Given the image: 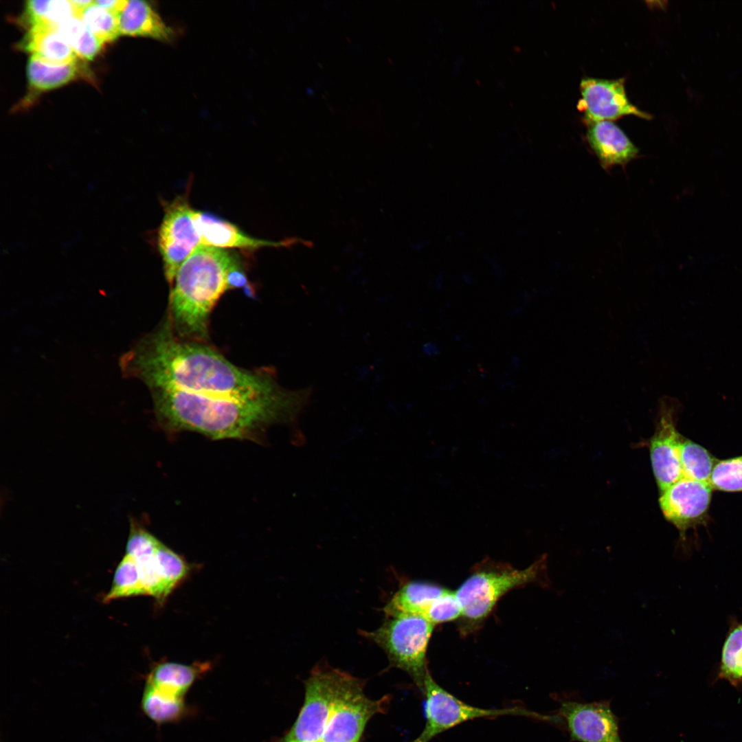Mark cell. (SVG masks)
I'll use <instances>...</instances> for the list:
<instances>
[{
  "label": "cell",
  "instance_id": "1",
  "mask_svg": "<svg viewBox=\"0 0 742 742\" xmlns=\"http://www.w3.org/2000/svg\"><path fill=\"white\" fill-rule=\"evenodd\" d=\"M150 346L142 363L154 389L240 401L271 396L284 389L274 369L239 368L206 343L179 337L168 317Z\"/></svg>",
  "mask_w": 742,
  "mask_h": 742
},
{
  "label": "cell",
  "instance_id": "2",
  "mask_svg": "<svg viewBox=\"0 0 742 742\" xmlns=\"http://www.w3.org/2000/svg\"><path fill=\"white\" fill-rule=\"evenodd\" d=\"M154 390L155 412L165 429L191 431L214 440L253 438L272 423L293 419L311 396L308 387L284 388L275 395L250 401Z\"/></svg>",
  "mask_w": 742,
  "mask_h": 742
},
{
  "label": "cell",
  "instance_id": "3",
  "mask_svg": "<svg viewBox=\"0 0 742 742\" xmlns=\"http://www.w3.org/2000/svg\"><path fill=\"white\" fill-rule=\"evenodd\" d=\"M240 265L235 254L203 245L183 262L171 286L168 317L179 337L206 343L211 312Z\"/></svg>",
  "mask_w": 742,
  "mask_h": 742
},
{
  "label": "cell",
  "instance_id": "4",
  "mask_svg": "<svg viewBox=\"0 0 742 742\" xmlns=\"http://www.w3.org/2000/svg\"><path fill=\"white\" fill-rule=\"evenodd\" d=\"M546 569V555L523 569L491 561L482 565L455 591L462 607L464 628L477 627L510 590L532 583L548 585Z\"/></svg>",
  "mask_w": 742,
  "mask_h": 742
},
{
  "label": "cell",
  "instance_id": "5",
  "mask_svg": "<svg viewBox=\"0 0 742 742\" xmlns=\"http://www.w3.org/2000/svg\"><path fill=\"white\" fill-rule=\"evenodd\" d=\"M434 627L423 616L398 614L386 616L379 628L361 634L384 651L391 666L407 673L423 690L429 672L427 650Z\"/></svg>",
  "mask_w": 742,
  "mask_h": 742
},
{
  "label": "cell",
  "instance_id": "6",
  "mask_svg": "<svg viewBox=\"0 0 742 742\" xmlns=\"http://www.w3.org/2000/svg\"><path fill=\"white\" fill-rule=\"evenodd\" d=\"M353 678L337 669H315L306 682L303 706L282 742H320L336 702Z\"/></svg>",
  "mask_w": 742,
  "mask_h": 742
},
{
  "label": "cell",
  "instance_id": "7",
  "mask_svg": "<svg viewBox=\"0 0 742 742\" xmlns=\"http://www.w3.org/2000/svg\"><path fill=\"white\" fill-rule=\"evenodd\" d=\"M423 691L426 722L423 731L412 742H429L450 728L478 718L517 715L559 722L558 717L543 715L521 708L484 709L469 705L442 688L429 672L425 677Z\"/></svg>",
  "mask_w": 742,
  "mask_h": 742
},
{
  "label": "cell",
  "instance_id": "8",
  "mask_svg": "<svg viewBox=\"0 0 742 742\" xmlns=\"http://www.w3.org/2000/svg\"><path fill=\"white\" fill-rule=\"evenodd\" d=\"M193 210L187 196H179L165 204L158 232V245L168 282L172 285L183 262L201 245Z\"/></svg>",
  "mask_w": 742,
  "mask_h": 742
},
{
  "label": "cell",
  "instance_id": "9",
  "mask_svg": "<svg viewBox=\"0 0 742 742\" xmlns=\"http://www.w3.org/2000/svg\"><path fill=\"white\" fill-rule=\"evenodd\" d=\"M363 688V682L354 677L336 702L320 742H359L368 720L383 711L387 698L371 699Z\"/></svg>",
  "mask_w": 742,
  "mask_h": 742
},
{
  "label": "cell",
  "instance_id": "10",
  "mask_svg": "<svg viewBox=\"0 0 742 742\" xmlns=\"http://www.w3.org/2000/svg\"><path fill=\"white\" fill-rule=\"evenodd\" d=\"M581 98L577 109L587 124L600 121H612L633 115L650 120L651 115L632 104L626 94L625 78L601 79L586 77L580 82Z\"/></svg>",
  "mask_w": 742,
  "mask_h": 742
},
{
  "label": "cell",
  "instance_id": "11",
  "mask_svg": "<svg viewBox=\"0 0 742 742\" xmlns=\"http://www.w3.org/2000/svg\"><path fill=\"white\" fill-rule=\"evenodd\" d=\"M712 489L710 483L682 477L661 492L660 508L683 541L688 530L705 523Z\"/></svg>",
  "mask_w": 742,
  "mask_h": 742
},
{
  "label": "cell",
  "instance_id": "12",
  "mask_svg": "<svg viewBox=\"0 0 742 742\" xmlns=\"http://www.w3.org/2000/svg\"><path fill=\"white\" fill-rule=\"evenodd\" d=\"M559 712L572 741L623 742L619 734L618 719L608 701L564 700Z\"/></svg>",
  "mask_w": 742,
  "mask_h": 742
},
{
  "label": "cell",
  "instance_id": "13",
  "mask_svg": "<svg viewBox=\"0 0 742 742\" xmlns=\"http://www.w3.org/2000/svg\"><path fill=\"white\" fill-rule=\"evenodd\" d=\"M656 428L650 440L649 451L655 478L660 491L683 477L679 459L681 438L672 404L662 402Z\"/></svg>",
  "mask_w": 742,
  "mask_h": 742
},
{
  "label": "cell",
  "instance_id": "14",
  "mask_svg": "<svg viewBox=\"0 0 742 742\" xmlns=\"http://www.w3.org/2000/svg\"><path fill=\"white\" fill-rule=\"evenodd\" d=\"M194 222L200 236L201 245L217 248H238L254 251L264 247H291L296 244L308 245L299 238L280 241L258 239L245 234L236 225L207 212L194 210Z\"/></svg>",
  "mask_w": 742,
  "mask_h": 742
},
{
  "label": "cell",
  "instance_id": "15",
  "mask_svg": "<svg viewBox=\"0 0 742 742\" xmlns=\"http://www.w3.org/2000/svg\"><path fill=\"white\" fill-rule=\"evenodd\" d=\"M585 139L602 168L625 167L639 155L638 148L612 121L587 124Z\"/></svg>",
  "mask_w": 742,
  "mask_h": 742
},
{
  "label": "cell",
  "instance_id": "16",
  "mask_svg": "<svg viewBox=\"0 0 742 742\" xmlns=\"http://www.w3.org/2000/svg\"><path fill=\"white\" fill-rule=\"evenodd\" d=\"M117 16L121 35L146 37L164 42L170 41L174 36L172 27L148 1H128L125 8Z\"/></svg>",
  "mask_w": 742,
  "mask_h": 742
},
{
  "label": "cell",
  "instance_id": "17",
  "mask_svg": "<svg viewBox=\"0 0 742 742\" xmlns=\"http://www.w3.org/2000/svg\"><path fill=\"white\" fill-rule=\"evenodd\" d=\"M65 65H52L30 56L27 65L28 94L23 100L27 104L42 92L62 87L78 78L89 77L83 60Z\"/></svg>",
  "mask_w": 742,
  "mask_h": 742
},
{
  "label": "cell",
  "instance_id": "18",
  "mask_svg": "<svg viewBox=\"0 0 742 742\" xmlns=\"http://www.w3.org/2000/svg\"><path fill=\"white\" fill-rule=\"evenodd\" d=\"M16 48L52 65L69 64L79 58L56 27L50 25H36L27 30Z\"/></svg>",
  "mask_w": 742,
  "mask_h": 742
},
{
  "label": "cell",
  "instance_id": "19",
  "mask_svg": "<svg viewBox=\"0 0 742 742\" xmlns=\"http://www.w3.org/2000/svg\"><path fill=\"white\" fill-rule=\"evenodd\" d=\"M445 589L429 583H406L394 593L382 611L386 616L414 614L425 618L434 601Z\"/></svg>",
  "mask_w": 742,
  "mask_h": 742
},
{
  "label": "cell",
  "instance_id": "20",
  "mask_svg": "<svg viewBox=\"0 0 742 742\" xmlns=\"http://www.w3.org/2000/svg\"><path fill=\"white\" fill-rule=\"evenodd\" d=\"M208 667L207 664L191 666L164 662L154 668L148 676L147 684L165 693L183 698L198 676Z\"/></svg>",
  "mask_w": 742,
  "mask_h": 742
},
{
  "label": "cell",
  "instance_id": "21",
  "mask_svg": "<svg viewBox=\"0 0 742 742\" xmlns=\"http://www.w3.org/2000/svg\"><path fill=\"white\" fill-rule=\"evenodd\" d=\"M725 680L737 689L742 687V621L730 619L722 645L716 679Z\"/></svg>",
  "mask_w": 742,
  "mask_h": 742
},
{
  "label": "cell",
  "instance_id": "22",
  "mask_svg": "<svg viewBox=\"0 0 742 742\" xmlns=\"http://www.w3.org/2000/svg\"><path fill=\"white\" fill-rule=\"evenodd\" d=\"M74 16L76 12L70 1L30 0L25 2L18 23L27 30L36 25L56 27Z\"/></svg>",
  "mask_w": 742,
  "mask_h": 742
},
{
  "label": "cell",
  "instance_id": "23",
  "mask_svg": "<svg viewBox=\"0 0 742 742\" xmlns=\"http://www.w3.org/2000/svg\"><path fill=\"white\" fill-rule=\"evenodd\" d=\"M141 706L144 714L157 723L175 721L185 711L183 697L165 693L147 683Z\"/></svg>",
  "mask_w": 742,
  "mask_h": 742
},
{
  "label": "cell",
  "instance_id": "24",
  "mask_svg": "<svg viewBox=\"0 0 742 742\" xmlns=\"http://www.w3.org/2000/svg\"><path fill=\"white\" fill-rule=\"evenodd\" d=\"M56 28L76 56L83 60H92L104 45L78 16L70 17Z\"/></svg>",
  "mask_w": 742,
  "mask_h": 742
},
{
  "label": "cell",
  "instance_id": "25",
  "mask_svg": "<svg viewBox=\"0 0 742 742\" xmlns=\"http://www.w3.org/2000/svg\"><path fill=\"white\" fill-rule=\"evenodd\" d=\"M679 459L683 477L710 483L717 460L706 449L682 436Z\"/></svg>",
  "mask_w": 742,
  "mask_h": 742
},
{
  "label": "cell",
  "instance_id": "26",
  "mask_svg": "<svg viewBox=\"0 0 742 742\" xmlns=\"http://www.w3.org/2000/svg\"><path fill=\"white\" fill-rule=\"evenodd\" d=\"M139 594H145V592L136 561L125 555L115 570L111 588L104 598V601Z\"/></svg>",
  "mask_w": 742,
  "mask_h": 742
},
{
  "label": "cell",
  "instance_id": "27",
  "mask_svg": "<svg viewBox=\"0 0 742 742\" xmlns=\"http://www.w3.org/2000/svg\"><path fill=\"white\" fill-rule=\"evenodd\" d=\"M78 17L103 43H110L121 36L118 16L93 3L83 10Z\"/></svg>",
  "mask_w": 742,
  "mask_h": 742
},
{
  "label": "cell",
  "instance_id": "28",
  "mask_svg": "<svg viewBox=\"0 0 742 742\" xmlns=\"http://www.w3.org/2000/svg\"><path fill=\"white\" fill-rule=\"evenodd\" d=\"M713 489L726 492L742 491V456L717 460L710 480Z\"/></svg>",
  "mask_w": 742,
  "mask_h": 742
},
{
  "label": "cell",
  "instance_id": "29",
  "mask_svg": "<svg viewBox=\"0 0 742 742\" xmlns=\"http://www.w3.org/2000/svg\"><path fill=\"white\" fill-rule=\"evenodd\" d=\"M155 558L161 576L167 589L170 592L186 576L188 572L187 565L178 554L162 543L157 548Z\"/></svg>",
  "mask_w": 742,
  "mask_h": 742
},
{
  "label": "cell",
  "instance_id": "30",
  "mask_svg": "<svg viewBox=\"0 0 742 742\" xmlns=\"http://www.w3.org/2000/svg\"><path fill=\"white\" fill-rule=\"evenodd\" d=\"M155 554L135 559L145 594L164 599L170 592L161 576Z\"/></svg>",
  "mask_w": 742,
  "mask_h": 742
},
{
  "label": "cell",
  "instance_id": "31",
  "mask_svg": "<svg viewBox=\"0 0 742 742\" xmlns=\"http://www.w3.org/2000/svg\"><path fill=\"white\" fill-rule=\"evenodd\" d=\"M462 607L456 592L446 589L431 605L425 618L434 625L461 618Z\"/></svg>",
  "mask_w": 742,
  "mask_h": 742
},
{
  "label": "cell",
  "instance_id": "32",
  "mask_svg": "<svg viewBox=\"0 0 742 742\" xmlns=\"http://www.w3.org/2000/svg\"><path fill=\"white\" fill-rule=\"evenodd\" d=\"M161 542L152 534L132 523L128 537L126 555L137 559L155 553Z\"/></svg>",
  "mask_w": 742,
  "mask_h": 742
},
{
  "label": "cell",
  "instance_id": "33",
  "mask_svg": "<svg viewBox=\"0 0 742 742\" xmlns=\"http://www.w3.org/2000/svg\"><path fill=\"white\" fill-rule=\"evenodd\" d=\"M127 1L126 0H97L94 1V3L118 16L125 8Z\"/></svg>",
  "mask_w": 742,
  "mask_h": 742
}]
</instances>
